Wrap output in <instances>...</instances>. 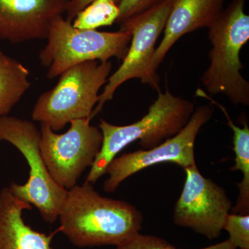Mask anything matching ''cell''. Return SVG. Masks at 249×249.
<instances>
[{
	"label": "cell",
	"instance_id": "obj_1",
	"mask_svg": "<svg viewBox=\"0 0 249 249\" xmlns=\"http://www.w3.org/2000/svg\"><path fill=\"white\" fill-rule=\"evenodd\" d=\"M58 219L62 233L80 248L117 247L139 233L142 222L133 205L101 196L87 182L67 190Z\"/></svg>",
	"mask_w": 249,
	"mask_h": 249
},
{
	"label": "cell",
	"instance_id": "obj_18",
	"mask_svg": "<svg viewBox=\"0 0 249 249\" xmlns=\"http://www.w3.org/2000/svg\"><path fill=\"white\" fill-rule=\"evenodd\" d=\"M223 230L229 234V240L236 249H249V214H229Z\"/></svg>",
	"mask_w": 249,
	"mask_h": 249
},
{
	"label": "cell",
	"instance_id": "obj_16",
	"mask_svg": "<svg viewBox=\"0 0 249 249\" xmlns=\"http://www.w3.org/2000/svg\"><path fill=\"white\" fill-rule=\"evenodd\" d=\"M119 16V6L113 0H94L77 14L72 25L83 30H96L114 24Z\"/></svg>",
	"mask_w": 249,
	"mask_h": 249
},
{
	"label": "cell",
	"instance_id": "obj_4",
	"mask_svg": "<svg viewBox=\"0 0 249 249\" xmlns=\"http://www.w3.org/2000/svg\"><path fill=\"white\" fill-rule=\"evenodd\" d=\"M111 68L110 61H88L68 69L60 75L53 89L36 101L33 120L47 124L54 132L77 119L91 120L98 92L107 83Z\"/></svg>",
	"mask_w": 249,
	"mask_h": 249
},
{
	"label": "cell",
	"instance_id": "obj_17",
	"mask_svg": "<svg viewBox=\"0 0 249 249\" xmlns=\"http://www.w3.org/2000/svg\"><path fill=\"white\" fill-rule=\"evenodd\" d=\"M115 249H181L174 247L171 244L160 237L152 235H144L138 233L133 237L117 246ZM199 249H236L228 239L217 245Z\"/></svg>",
	"mask_w": 249,
	"mask_h": 249
},
{
	"label": "cell",
	"instance_id": "obj_15",
	"mask_svg": "<svg viewBox=\"0 0 249 249\" xmlns=\"http://www.w3.org/2000/svg\"><path fill=\"white\" fill-rule=\"evenodd\" d=\"M29 76L23 64L0 52V116L8 115L29 89Z\"/></svg>",
	"mask_w": 249,
	"mask_h": 249
},
{
	"label": "cell",
	"instance_id": "obj_11",
	"mask_svg": "<svg viewBox=\"0 0 249 249\" xmlns=\"http://www.w3.org/2000/svg\"><path fill=\"white\" fill-rule=\"evenodd\" d=\"M69 0H0V39L12 44L45 40Z\"/></svg>",
	"mask_w": 249,
	"mask_h": 249
},
{
	"label": "cell",
	"instance_id": "obj_12",
	"mask_svg": "<svg viewBox=\"0 0 249 249\" xmlns=\"http://www.w3.org/2000/svg\"><path fill=\"white\" fill-rule=\"evenodd\" d=\"M223 0H173L164 36L156 49L153 68L157 71L178 39L190 32L211 27L222 10Z\"/></svg>",
	"mask_w": 249,
	"mask_h": 249
},
{
	"label": "cell",
	"instance_id": "obj_10",
	"mask_svg": "<svg viewBox=\"0 0 249 249\" xmlns=\"http://www.w3.org/2000/svg\"><path fill=\"white\" fill-rule=\"evenodd\" d=\"M184 170L186 181L174 208V222L209 240L217 238L231 212V201L222 187L201 175L196 164Z\"/></svg>",
	"mask_w": 249,
	"mask_h": 249
},
{
	"label": "cell",
	"instance_id": "obj_14",
	"mask_svg": "<svg viewBox=\"0 0 249 249\" xmlns=\"http://www.w3.org/2000/svg\"><path fill=\"white\" fill-rule=\"evenodd\" d=\"M196 96L206 98L220 108L227 119V124L233 132V151L235 152V165L231 170H240L243 174L242 181L237 183L239 188V196L237 204L232 208L231 213L249 214V127L245 123L243 127H239L231 119L226 108L220 103L214 101L204 90H196Z\"/></svg>",
	"mask_w": 249,
	"mask_h": 249
},
{
	"label": "cell",
	"instance_id": "obj_5",
	"mask_svg": "<svg viewBox=\"0 0 249 249\" xmlns=\"http://www.w3.org/2000/svg\"><path fill=\"white\" fill-rule=\"evenodd\" d=\"M40 131L30 121L0 116V142H6L21 152L29 167L24 184L12 183L10 191L18 199L34 206L45 222L53 224L66 197L67 190L52 178L40 149Z\"/></svg>",
	"mask_w": 249,
	"mask_h": 249
},
{
	"label": "cell",
	"instance_id": "obj_20",
	"mask_svg": "<svg viewBox=\"0 0 249 249\" xmlns=\"http://www.w3.org/2000/svg\"><path fill=\"white\" fill-rule=\"evenodd\" d=\"M93 1L94 0H69L68 3H67L66 12H65L67 15L65 19L68 22H73L77 14ZM113 1L116 4H119L121 0H113Z\"/></svg>",
	"mask_w": 249,
	"mask_h": 249
},
{
	"label": "cell",
	"instance_id": "obj_7",
	"mask_svg": "<svg viewBox=\"0 0 249 249\" xmlns=\"http://www.w3.org/2000/svg\"><path fill=\"white\" fill-rule=\"evenodd\" d=\"M173 2V0H163L120 24L121 31L130 33V47L122 65L108 78L91 119L102 110L104 105L114 97L116 89L127 80L138 78L160 91L159 76L153 68V58L156 42L164 30Z\"/></svg>",
	"mask_w": 249,
	"mask_h": 249
},
{
	"label": "cell",
	"instance_id": "obj_19",
	"mask_svg": "<svg viewBox=\"0 0 249 249\" xmlns=\"http://www.w3.org/2000/svg\"><path fill=\"white\" fill-rule=\"evenodd\" d=\"M163 0H121L118 6L119 16L116 19L117 24H122L134 15L142 13Z\"/></svg>",
	"mask_w": 249,
	"mask_h": 249
},
{
	"label": "cell",
	"instance_id": "obj_13",
	"mask_svg": "<svg viewBox=\"0 0 249 249\" xmlns=\"http://www.w3.org/2000/svg\"><path fill=\"white\" fill-rule=\"evenodd\" d=\"M31 209L9 187L0 191V249H53V234L37 231L24 222L23 212Z\"/></svg>",
	"mask_w": 249,
	"mask_h": 249
},
{
	"label": "cell",
	"instance_id": "obj_8",
	"mask_svg": "<svg viewBox=\"0 0 249 249\" xmlns=\"http://www.w3.org/2000/svg\"><path fill=\"white\" fill-rule=\"evenodd\" d=\"M90 121H71L70 129L64 134H57L47 124H41V154L55 182L66 190L78 184L102 146V132L99 127L91 125Z\"/></svg>",
	"mask_w": 249,
	"mask_h": 249
},
{
	"label": "cell",
	"instance_id": "obj_2",
	"mask_svg": "<svg viewBox=\"0 0 249 249\" xmlns=\"http://www.w3.org/2000/svg\"><path fill=\"white\" fill-rule=\"evenodd\" d=\"M193 112V103L174 96L167 89L165 93L160 91L146 115L133 124L115 125L101 119L102 146L85 182L94 184L118 154L135 141L148 150L176 135L188 124Z\"/></svg>",
	"mask_w": 249,
	"mask_h": 249
},
{
	"label": "cell",
	"instance_id": "obj_6",
	"mask_svg": "<svg viewBox=\"0 0 249 249\" xmlns=\"http://www.w3.org/2000/svg\"><path fill=\"white\" fill-rule=\"evenodd\" d=\"M128 31L101 32L77 29L62 16L51 24L47 45L40 51L41 65L48 69L47 76L53 79L68 69L88 61L124 60L131 41Z\"/></svg>",
	"mask_w": 249,
	"mask_h": 249
},
{
	"label": "cell",
	"instance_id": "obj_9",
	"mask_svg": "<svg viewBox=\"0 0 249 249\" xmlns=\"http://www.w3.org/2000/svg\"><path fill=\"white\" fill-rule=\"evenodd\" d=\"M212 115L211 106H199L176 135L151 149L137 150L114 158L105 173L109 177L103 184L104 191L114 193L123 181L134 174L158 163L170 162L184 169L196 165L194 150L196 136Z\"/></svg>",
	"mask_w": 249,
	"mask_h": 249
},
{
	"label": "cell",
	"instance_id": "obj_21",
	"mask_svg": "<svg viewBox=\"0 0 249 249\" xmlns=\"http://www.w3.org/2000/svg\"><path fill=\"white\" fill-rule=\"evenodd\" d=\"M0 52H1V51H0Z\"/></svg>",
	"mask_w": 249,
	"mask_h": 249
},
{
	"label": "cell",
	"instance_id": "obj_3",
	"mask_svg": "<svg viewBox=\"0 0 249 249\" xmlns=\"http://www.w3.org/2000/svg\"><path fill=\"white\" fill-rule=\"evenodd\" d=\"M211 63L201 82L213 95L227 96L234 105H249V83L241 74L242 47L249 40V16L245 0H232L209 28Z\"/></svg>",
	"mask_w": 249,
	"mask_h": 249
}]
</instances>
